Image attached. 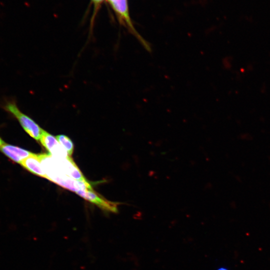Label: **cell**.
<instances>
[{"instance_id": "obj_1", "label": "cell", "mask_w": 270, "mask_h": 270, "mask_svg": "<svg viewBox=\"0 0 270 270\" xmlns=\"http://www.w3.org/2000/svg\"><path fill=\"white\" fill-rule=\"evenodd\" d=\"M109 4L116 14L120 23L128 28L148 51H151L150 44L136 32L131 20L128 7V0H112Z\"/></svg>"}, {"instance_id": "obj_2", "label": "cell", "mask_w": 270, "mask_h": 270, "mask_svg": "<svg viewBox=\"0 0 270 270\" xmlns=\"http://www.w3.org/2000/svg\"><path fill=\"white\" fill-rule=\"evenodd\" d=\"M6 108L16 118L28 134L36 140L40 141L43 129L30 117L22 112L15 103H8Z\"/></svg>"}, {"instance_id": "obj_3", "label": "cell", "mask_w": 270, "mask_h": 270, "mask_svg": "<svg viewBox=\"0 0 270 270\" xmlns=\"http://www.w3.org/2000/svg\"><path fill=\"white\" fill-rule=\"evenodd\" d=\"M40 141L54 158L58 159H62L70 156L58 141L56 137H54L44 130Z\"/></svg>"}, {"instance_id": "obj_4", "label": "cell", "mask_w": 270, "mask_h": 270, "mask_svg": "<svg viewBox=\"0 0 270 270\" xmlns=\"http://www.w3.org/2000/svg\"><path fill=\"white\" fill-rule=\"evenodd\" d=\"M76 193L84 199L92 202L102 209L116 213L118 203L108 201L94 192L92 190H80Z\"/></svg>"}, {"instance_id": "obj_5", "label": "cell", "mask_w": 270, "mask_h": 270, "mask_svg": "<svg viewBox=\"0 0 270 270\" xmlns=\"http://www.w3.org/2000/svg\"><path fill=\"white\" fill-rule=\"evenodd\" d=\"M55 158L58 162L61 170L64 174L70 178L76 180H86L77 166L70 156L62 159Z\"/></svg>"}, {"instance_id": "obj_6", "label": "cell", "mask_w": 270, "mask_h": 270, "mask_svg": "<svg viewBox=\"0 0 270 270\" xmlns=\"http://www.w3.org/2000/svg\"><path fill=\"white\" fill-rule=\"evenodd\" d=\"M0 150L10 160L20 164L32 154L18 146L6 144L0 146Z\"/></svg>"}, {"instance_id": "obj_7", "label": "cell", "mask_w": 270, "mask_h": 270, "mask_svg": "<svg viewBox=\"0 0 270 270\" xmlns=\"http://www.w3.org/2000/svg\"><path fill=\"white\" fill-rule=\"evenodd\" d=\"M23 167L32 173L47 178L38 154H32L20 163Z\"/></svg>"}, {"instance_id": "obj_8", "label": "cell", "mask_w": 270, "mask_h": 270, "mask_svg": "<svg viewBox=\"0 0 270 270\" xmlns=\"http://www.w3.org/2000/svg\"><path fill=\"white\" fill-rule=\"evenodd\" d=\"M56 138L66 152L70 156L74 152V144L71 140L64 134L56 136Z\"/></svg>"}, {"instance_id": "obj_9", "label": "cell", "mask_w": 270, "mask_h": 270, "mask_svg": "<svg viewBox=\"0 0 270 270\" xmlns=\"http://www.w3.org/2000/svg\"><path fill=\"white\" fill-rule=\"evenodd\" d=\"M106 0H91L94 4V10L96 12L102 2Z\"/></svg>"}, {"instance_id": "obj_10", "label": "cell", "mask_w": 270, "mask_h": 270, "mask_svg": "<svg viewBox=\"0 0 270 270\" xmlns=\"http://www.w3.org/2000/svg\"><path fill=\"white\" fill-rule=\"evenodd\" d=\"M4 143V142L0 138V146L2 145Z\"/></svg>"}, {"instance_id": "obj_11", "label": "cell", "mask_w": 270, "mask_h": 270, "mask_svg": "<svg viewBox=\"0 0 270 270\" xmlns=\"http://www.w3.org/2000/svg\"><path fill=\"white\" fill-rule=\"evenodd\" d=\"M217 270H228L224 268H218Z\"/></svg>"}]
</instances>
